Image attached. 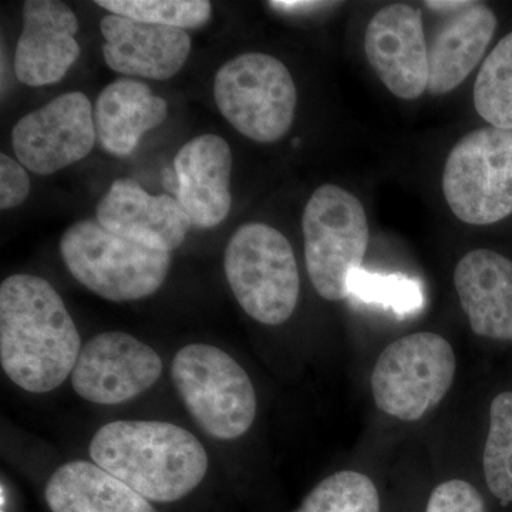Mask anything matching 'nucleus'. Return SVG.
Returning a JSON list of instances; mask_svg holds the SVG:
<instances>
[{
    "label": "nucleus",
    "instance_id": "13",
    "mask_svg": "<svg viewBox=\"0 0 512 512\" xmlns=\"http://www.w3.org/2000/svg\"><path fill=\"white\" fill-rule=\"evenodd\" d=\"M96 220L113 234L163 252L180 247L192 225L177 198L148 194L133 178L111 184L97 205Z\"/></svg>",
    "mask_w": 512,
    "mask_h": 512
},
{
    "label": "nucleus",
    "instance_id": "12",
    "mask_svg": "<svg viewBox=\"0 0 512 512\" xmlns=\"http://www.w3.org/2000/svg\"><path fill=\"white\" fill-rule=\"evenodd\" d=\"M365 52L390 93L419 99L429 86V45L419 9L396 3L380 9L367 25Z\"/></svg>",
    "mask_w": 512,
    "mask_h": 512
},
{
    "label": "nucleus",
    "instance_id": "10",
    "mask_svg": "<svg viewBox=\"0 0 512 512\" xmlns=\"http://www.w3.org/2000/svg\"><path fill=\"white\" fill-rule=\"evenodd\" d=\"M94 109L80 92L62 94L13 128V151L32 173L55 174L89 156L96 144Z\"/></svg>",
    "mask_w": 512,
    "mask_h": 512
},
{
    "label": "nucleus",
    "instance_id": "16",
    "mask_svg": "<svg viewBox=\"0 0 512 512\" xmlns=\"http://www.w3.org/2000/svg\"><path fill=\"white\" fill-rule=\"evenodd\" d=\"M177 200L192 225L214 228L231 211L232 151L224 138L202 134L178 151L174 160Z\"/></svg>",
    "mask_w": 512,
    "mask_h": 512
},
{
    "label": "nucleus",
    "instance_id": "27",
    "mask_svg": "<svg viewBox=\"0 0 512 512\" xmlns=\"http://www.w3.org/2000/svg\"><path fill=\"white\" fill-rule=\"evenodd\" d=\"M30 192L29 175L25 167L6 154L0 156V208L3 211L19 207Z\"/></svg>",
    "mask_w": 512,
    "mask_h": 512
},
{
    "label": "nucleus",
    "instance_id": "30",
    "mask_svg": "<svg viewBox=\"0 0 512 512\" xmlns=\"http://www.w3.org/2000/svg\"><path fill=\"white\" fill-rule=\"evenodd\" d=\"M6 504H8V494H6L5 485H2V512L6 511Z\"/></svg>",
    "mask_w": 512,
    "mask_h": 512
},
{
    "label": "nucleus",
    "instance_id": "1",
    "mask_svg": "<svg viewBox=\"0 0 512 512\" xmlns=\"http://www.w3.org/2000/svg\"><path fill=\"white\" fill-rule=\"evenodd\" d=\"M82 340L46 279L13 275L0 285V363L30 393L56 389L73 373Z\"/></svg>",
    "mask_w": 512,
    "mask_h": 512
},
{
    "label": "nucleus",
    "instance_id": "18",
    "mask_svg": "<svg viewBox=\"0 0 512 512\" xmlns=\"http://www.w3.org/2000/svg\"><path fill=\"white\" fill-rule=\"evenodd\" d=\"M497 29L493 10L470 2L447 13L429 45V92L450 93L476 69Z\"/></svg>",
    "mask_w": 512,
    "mask_h": 512
},
{
    "label": "nucleus",
    "instance_id": "8",
    "mask_svg": "<svg viewBox=\"0 0 512 512\" xmlns=\"http://www.w3.org/2000/svg\"><path fill=\"white\" fill-rule=\"evenodd\" d=\"M456 369V355L443 336L431 332L404 336L390 343L377 359L373 399L379 410L396 419H423L443 402Z\"/></svg>",
    "mask_w": 512,
    "mask_h": 512
},
{
    "label": "nucleus",
    "instance_id": "21",
    "mask_svg": "<svg viewBox=\"0 0 512 512\" xmlns=\"http://www.w3.org/2000/svg\"><path fill=\"white\" fill-rule=\"evenodd\" d=\"M474 107L490 126L512 130V32L485 57L474 84Z\"/></svg>",
    "mask_w": 512,
    "mask_h": 512
},
{
    "label": "nucleus",
    "instance_id": "15",
    "mask_svg": "<svg viewBox=\"0 0 512 512\" xmlns=\"http://www.w3.org/2000/svg\"><path fill=\"white\" fill-rule=\"evenodd\" d=\"M100 29L107 66L124 76L163 82L180 72L190 56L191 37L184 29L119 15L104 16Z\"/></svg>",
    "mask_w": 512,
    "mask_h": 512
},
{
    "label": "nucleus",
    "instance_id": "24",
    "mask_svg": "<svg viewBox=\"0 0 512 512\" xmlns=\"http://www.w3.org/2000/svg\"><path fill=\"white\" fill-rule=\"evenodd\" d=\"M96 3L111 15L184 30L207 25L212 15L207 0H99Z\"/></svg>",
    "mask_w": 512,
    "mask_h": 512
},
{
    "label": "nucleus",
    "instance_id": "5",
    "mask_svg": "<svg viewBox=\"0 0 512 512\" xmlns=\"http://www.w3.org/2000/svg\"><path fill=\"white\" fill-rule=\"evenodd\" d=\"M302 229L313 288L326 301L348 298L350 278L362 268L369 245L362 202L339 185H322L306 204Z\"/></svg>",
    "mask_w": 512,
    "mask_h": 512
},
{
    "label": "nucleus",
    "instance_id": "3",
    "mask_svg": "<svg viewBox=\"0 0 512 512\" xmlns=\"http://www.w3.org/2000/svg\"><path fill=\"white\" fill-rule=\"evenodd\" d=\"M60 254L74 279L111 302L153 295L163 286L171 266L170 252L113 234L97 220L67 228L60 239Z\"/></svg>",
    "mask_w": 512,
    "mask_h": 512
},
{
    "label": "nucleus",
    "instance_id": "9",
    "mask_svg": "<svg viewBox=\"0 0 512 512\" xmlns=\"http://www.w3.org/2000/svg\"><path fill=\"white\" fill-rule=\"evenodd\" d=\"M443 192L458 220L491 225L512 215V130L484 127L448 154Z\"/></svg>",
    "mask_w": 512,
    "mask_h": 512
},
{
    "label": "nucleus",
    "instance_id": "4",
    "mask_svg": "<svg viewBox=\"0 0 512 512\" xmlns=\"http://www.w3.org/2000/svg\"><path fill=\"white\" fill-rule=\"evenodd\" d=\"M224 269L235 298L262 325L278 326L295 312L301 292L298 264L282 232L251 222L229 239Z\"/></svg>",
    "mask_w": 512,
    "mask_h": 512
},
{
    "label": "nucleus",
    "instance_id": "20",
    "mask_svg": "<svg viewBox=\"0 0 512 512\" xmlns=\"http://www.w3.org/2000/svg\"><path fill=\"white\" fill-rule=\"evenodd\" d=\"M45 498L52 512H158L143 495L87 461L57 468Z\"/></svg>",
    "mask_w": 512,
    "mask_h": 512
},
{
    "label": "nucleus",
    "instance_id": "26",
    "mask_svg": "<svg viewBox=\"0 0 512 512\" xmlns=\"http://www.w3.org/2000/svg\"><path fill=\"white\" fill-rule=\"evenodd\" d=\"M426 512H487V507L474 485L450 480L434 488Z\"/></svg>",
    "mask_w": 512,
    "mask_h": 512
},
{
    "label": "nucleus",
    "instance_id": "25",
    "mask_svg": "<svg viewBox=\"0 0 512 512\" xmlns=\"http://www.w3.org/2000/svg\"><path fill=\"white\" fill-rule=\"evenodd\" d=\"M349 292L357 301L392 309L402 318L419 312L424 303L423 291L416 279L399 274L380 275L362 268L353 272Z\"/></svg>",
    "mask_w": 512,
    "mask_h": 512
},
{
    "label": "nucleus",
    "instance_id": "19",
    "mask_svg": "<svg viewBox=\"0 0 512 512\" xmlns=\"http://www.w3.org/2000/svg\"><path fill=\"white\" fill-rule=\"evenodd\" d=\"M167 101L138 80H116L104 87L94 106V126L100 146L116 157L133 154L147 131L167 119Z\"/></svg>",
    "mask_w": 512,
    "mask_h": 512
},
{
    "label": "nucleus",
    "instance_id": "14",
    "mask_svg": "<svg viewBox=\"0 0 512 512\" xmlns=\"http://www.w3.org/2000/svg\"><path fill=\"white\" fill-rule=\"evenodd\" d=\"M79 22L66 3L28 0L15 53V72L26 86L40 87L63 79L80 56Z\"/></svg>",
    "mask_w": 512,
    "mask_h": 512
},
{
    "label": "nucleus",
    "instance_id": "22",
    "mask_svg": "<svg viewBox=\"0 0 512 512\" xmlns=\"http://www.w3.org/2000/svg\"><path fill=\"white\" fill-rule=\"evenodd\" d=\"M484 477L491 494L503 505L512 503V392L494 397L483 456Z\"/></svg>",
    "mask_w": 512,
    "mask_h": 512
},
{
    "label": "nucleus",
    "instance_id": "11",
    "mask_svg": "<svg viewBox=\"0 0 512 512\" xmlns=\"http://www.w3.org/2000/svg\"><path fill=\"white\" fill-rule=\"evenodd\" d=\"M161 373L163 360L156 350L127 333L107 332L82 348L72 384L87 402L113 406L147 392Z\"/></svg>",
    "mask_w": 512,
    "mask_h": 512
},
{
    "label": "nucleus",
    "instance_id": "23",
    "mask_svg": "<svg viewBox=\"0 0 512 512\" xmlns=\"http://www.w3.org/2000/svg\"><path fill=\"white\" fill-rule=\"evenodd\" d=\"M295 512H380L375 483L357 471H339L320 481Z\"/></svg>",
    "mask_w": 512,
    "mask_h": 512
},
{
    "label": "nucleus",
    "instance_id": "6",
    "mask_svg": "<svg viewBox=\"0 0 512 512\" xmlns=\"http://www.w3.org/2000/svg\"><path fill=\"white\" fill-rule=\"evenodd\" d=\"M171 375L185 409L205 434L234 440L251 429L254 384L227 352L202 343L185 346L174 357Z\"/></svg>",
    "mask_w": 512,
    "mask_h": 512
},
{
    "label": "nucleus",
    "instance_id": "28",
    "mask_svg": "<svg viewBox=\"0 0 512 512\" xmlns=\"http://www.w3.org/2000/svg\"><path fill=\"white\" fill-rule=\"evenodd\" d=\"M272 9L281 10L288 13L315 12V10L325 9L328 6L336 5L335 2H312V0H278V2H269Z\"/></svg>",
    "mask_w": 512,
    "mask_h": 512
},
{
    "label": "nucleus",
    "instance_id": "2",
    "mask_svg": "<svg viewBox=\"0 0 512 512\" xmlns=\"http://www.w3.org/2000/svg\"><path fill=\"white\" fill-rule=\"evenodd\" d=\"M89 453L96 466L154 503L183 500L208 470L200 440L164 421H113L94 434Z\"/></svg>",
    "mask_w": 512,
    "mask_h": 512
},
{
    "label": "nucleus",
    "instance_id": "29",
    "mask_svg": "<svg viewBox=\"0 0 512 512\" xmlns=\"http://www.w3.org/2000/svg\"><path fill=\"white\" fill-rule=\"evenodd\" d=\"M470 2H461V0H457V2H446V0H441V2H426L424 5L431 10H436V12H446L453 13L457 12V10L466 8Z\"/></svg>",
    "mask_w": 512,
    "mask_h": 512
},
{
    "label": "nucleus",
    "instance_id": "17",
    "mask_svg": "<svg viewBox=\"0 0 512 512\" xmlns=\"http://www.w3.org/2000/svg\"><path fill=\"white\" fill-rule=\"evenodd\" d=\"M454 286L476 335L512 342L511 259L491 249H474L458 262Z\"/></svg>",
    "mask_w": 512,
    "mask_h": 512
},
{
    "label": "nucleus",
    "instance_id": "7",
    "mask_svg": "<svg viewBox=\"0 0 512 512\" xmlns=\"http://www.w3.org/2000/svg\"><path fill=\"white\" fill-rule=\"evenodd\" d=\"M214 97L222 116L256 143L281 140L295 119V82L281 60L266 53H244L218 70Z\"/></svg>",
    "mask_w": 512,
    "mask_h": 512
}]
</instances>
